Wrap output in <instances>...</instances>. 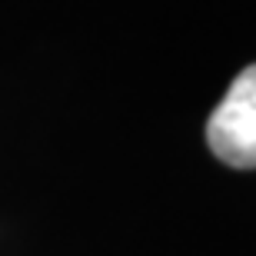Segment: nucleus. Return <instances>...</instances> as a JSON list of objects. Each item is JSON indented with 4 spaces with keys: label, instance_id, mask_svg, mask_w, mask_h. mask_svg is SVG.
<instances>
[{
    "label": "nucleus",
    "instance_id": "f257e3e1",
    "mask_svg": "<svg viewBox=\"0 0 256 256\" xmlns=\"http://www.w3.org/2000/svg\"><path fill=\"white\" fill-rule=\"evenodd\" d=\"M206 143L220 163L256 170V64L240 70L206 120Z\"/></svg>",
    "mask_w": 256,
    "mask_h": 256
}]
</instances>
